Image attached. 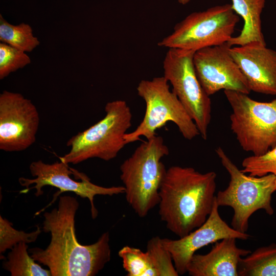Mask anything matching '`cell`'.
<instances>
[{"label":"cell","mask_w":276,"mask_h":276,"mask_svg":"<svg viewBox=\"0 0 276 276\" xmlns=\"http://www.w3.org/2000/svg\"><path fill=\"white\" fill-rule=\"evenodd\" d=\"M229 52L245 77L251 91L276 95V51L251 42L232 47Z\"/></svg>","instance_id":"5bb4252c"},{"label":"cell","mask_w":276,"mask_h":276,"mask_svg":"<svg viewBox=\"0 0 276 276\" xmlns=\"http://www.w3.org/2000/svg\"><path fill=\"white\" fill-rule=\"evenodd\" d=\"M30 173L33 179L20 177V185L26 187L24 190L26 193L31 189H35V195L38 197L43 194L42 188L45 186H51L58 188L59 193L56 194L55 199L59 194L65 192H74L82 198H86L90 201L91 217H97L98 211L94 203L96 195H108L111 196L125 193L124 186L104 187L94 184L86 175L81 181L73 179L70 175L72 171L67 164L61 160L53 164H46L41 160L33 162L29 166Z\"/></svg>","instance_id":"8fae6325"},{"label":"cell","mask_w":276,"mask_h":276,"mask_svg":"<svg viewBox=\"0 0 276 276\" xmlns=\"http://www.w3.org/2000/svg\"><path fill=\"white\" fill-rule=\"evenodd\" d=\"M216 173L191 167L167 169L159 191L158 213L167 228L179 238L200 226L213 207Z\"/></svg>","instance_id":"7a4b0ae2"},{"label":"cell","mask_w":276,"mask_h":276,"mask_svg":"<svg viewBox=\"0 0 276 276\" xmlns=\"http://www.w3.org/2000/svg\"><path fill=\"white\" fill-rule=\"evenodd\" d=\"M236 239H221L214 243L208 253H195L189 264L187 273L191 276H238L240 258L251 251L238 247Z\"/></svg>","instance_id":"2e32d148"},{"label":"cell","mask_w":276,"mask_h":276,"mask_svg":"<svg viewBox=\"0 0 276 276\" xmlns=\"http://www.w3.org/2000/svg\"><path fill=\"white\" fill-rule=\"evenodd\" d=\"M215 152L230 175L228 186L216 195L217 203L219 206L231 207L234 210L232 227L246 233L249 219L257 211L263 210L269 215L273 214L271 196L275 192V177L272 174L247 175L239 169L221 147H218Z\"/></svg>","instance_id":"5b68a950"},{"label":"cell","mask_w":276,"mask_h":276,"mask_svg":"<svg viewBox=\"0 0 276 276\" xmlns=\"http://www.w3.org/2000/svg\"><path fill=\"white\" fill-rule=\"evenodd\" d=\"M226 43L195 52L193 64L197 77L209 96L220 90L249 95L247 81L230 52Z\"/></svg>","instance_id":"7c38bea8"},{"label":"cell","mask_w":276,"mask_h":276,"mask_svg":"<svg viewBox=\"0 0 276 276\" xmlns=\"http://www.w3.org/2000/svg\"><path fill=\"white\" fill-rule=\"evenodd\" d=\"M105 116L87 129L72 136L67 142L69 152L59 159L74 165L98 158L109 161L117 157L127 145L125 134L131 126L132 113L122 100L108 102Z\"/></svg>","instance_id":"277c9868"},{"label":"cell","mask_w":276,"mask_h":276,"mask_svg":"<svg viewBox=\"0 0 276 276\" xmlns=\"http://www.w3.org/2000/svg\"><path fill=\"white\" fill-rule=\"evenodd\" d=\"M31 62L26 52L4 42L0 43V79L22 68Z\"/></svg>","instance_id":"603a6c76"},{"label":"cell","mask_w":276,"mask_h":276,"mask_svg":"<svg viewBox=\"0 0 276 276\" xmlns=\"http://www.w3.org/2000/svg\"><path fill=\"white\" fill-rule=\"evenodd\" d=\"M216 197L213 209L206 221L185 237L172 240L162 238L165 248L171 255L179 275L187 272L193 256L201 248L226 238L245 240L250 235L229 226L220 216Z\"/></svg>","instance_id":"4fadbf2b"},{"label":"cell","mask_w":276,"mask_h":276,"mask_svg":"<svg viewBox=\"0 0 276 276\" xmlns=\"http://www.w3.org/2000/svg\"><path fill=\"white\" fill-rule=\"evenodd\" d=\"M127 276H178L169 251L159 236L152 237L147 250L125 246L118 252Z\"/></svg>","instance_id":"9a60e30c"},{"label":"cell","mask_w":276,"mask_h":276,"mask_svg":"<svg viewBox=\"0 0 276 276\" xmlns=\"http://www.w3.org/2000/svg\"><path fill=\"white\" fill-rule=\"evenodd\" d=\"M232 7L243 19V27L240 34L227 42L228 45H243L251 42L266 44L262 31L261 15L265 0H231Z\"/></svg>","instance_id":"e0dca14e"},{"label":"cell","mask_w":276,"mask_h":276,"mask_svg":"<svg viewBox=\"0 0 276 276\" xmlns=\"http://www.w3.org/2000/svg\"><path fill=\"white\" fill-rule=\"evenodd\" d=\"M169 154L163 138L156 135L142 143L120 166L126 201L141 218L158 204L167 172L162 159Z\"/></svg>","instance_id":"3957f363"},{"label":"cell","mask_w":276,"mask_h":276,"mask_svg":"<svg viewBox=\"0 0 276 276\" xmlns=\"http://www.w3.org/2000/svg\"><path fill=\"white\" fill-rule=\"evenodd\" d=\"M224 93L232 108L231 128L243 150L259 156L276 146V99L260 102L239 91Z\"/></svg>","instance_id":"52a82bcc"},{"label":"cell","mask_w":276,"mask_h":276,"mask_svg":"<svg viewBox=\"0 0 276 276\" xmlns=\"http://www.w3.org/2000/svg\"><path fill=\"white\" fill-rule=\"evenodd\" d=\"M138 95L146 104L144 116L133 131L126 133V144L140 140H146L156 135V130L168 122H173L183 137L191 140L200 135L196 125L178 98L170 89L169 82L164 77L142 80L137 88Z\"/></svg>","instance_id":"8992f818"},{"label":"cell","mask_w":276,"mask_h":276,"mask_svg":"<svg viewBox=\"0 0 276 276\" xmlns=\"http://www.w3.org/2000/svg\"><path fill=\"white\" fill-rule=\"evenodd\" d=\"M195 52L169 48L164 61V77L172 86L203 140L211 120V101L202 87L193 64Z\"/></svg>","instance_id":"9c48e42d"},{"label":"cell","mask_w":276,"mask_h":276,"mask_svg":"<svg viewBox=\"0 0 276 276\" xmlns=\"http://www.w3.org/2000/svg\"><path fill=\"white\" fill-rule=\"evenodd\" d=\"M178 3L182 5L188 4L191 0H177Z\"/></svg>","instance_id":"cb8c5ba5"},{"label":"cell","mask_w":276,"mask_h":276,"mask_svg":"<svg viewBox=\"0 0 276 276\" xmlns=\"http://www.w3.org/2000/svg\"><path fill=\"white\" fill-rule=\"evenodd\" d=\"M239 276H276V244L256 249L239 260Z\"/></svg>","instance_id":"ac0fdd59"},{"label":"cell","mask_w":276,"mask_h":276,"mask_svg":"<svg viewBox=\"0 0 276 276\" xmlns=\"http://www.w3.org/2000/svg\"><path fill=\"white\" fill-rule=\"evenodd\" d=\"M0 40L25 52L32 51L40 44L29 24L22 22L18 25H13L6 20L1 14Z\"/></svg>","instance_id":"ffe728a7"},{"label":"cell","mask_w":276,"mask_h":276,"mask_svg":"<svg viewBox=\"0 0 276 276\" xmlns=\"http://www.w3.org/2000/svg\"><path fill=\"white\" fill-rule=\"evenodd\" d=\"M39 114L32 102L19 93L0 95V149L24 151L36 141Z\"/></svg>","instance_id":"30bf717a"},{"label":"cell","mask_w":276,"mask_h":276,"mask_svg":"<svg viewBox=\"0 0 276 276\" xmlns=\"http://www.w3.org/2000/svg\"><path fill=\"white\" fill-rule=\"evenodd\" d=\"M28 245L25 242L16 244L8 253L7 260L4 261V269L12 276H50V270L41 267L29 255Z\"/></svg>","instance_id":"d6986e66"},{"label":"cell","mask_w":276,"mask_h":276,"mask_svg":"<svg viewBox=\"0 0 276 276\" xmlns=\"http://www.w3.org/2000/svg\"><path fill=\"white\" fill-rule=\"evenodd\" d=\"M240 17L232 5L215 6L192 13L174 27L173 32L158 43L160 47L196 51L227 42Z\"/></svg>","instance_id":"ba28073f"},{"label":"cell","mask_w":276,"mask_h":276,"mask_svg":"<svg viewBox=\"0 0 276 276\" xmlns=\"http://www.w3.org/2000/svg\"><path fill=\"white\" fill-rule=\"evenodd\" d=\"M41 232V230L38 225H37L36 231L29 233L17 231L12 227V223L0 216L1 255L8 249H11L20 242L27 243L35 242Z\"/></svg>","instance_id":"7402d4cb"},{"label":"cell","mask_w":276,"mask_h":276,"mask_svg":"<svg viewBox=\"0 0 276 276\" xmlns=\"http://www.w3.org/2000/svg\"><path fill=\"white\" fill-rule=\"evenodd\" d=\"M242 166L241 171L251 176L273 174L275 177L274 190L276 191V146L263 155H252L244 158Z\"/></svg>","instance_id":"44dd1931"},{"label":"cell","mask_w":276,"mask_h":276,"mask_svg":"<svg viewBox=\"0 0 276 276\" xmlns=\"http://www.w3.org/2000/svg\"><path fill=\"white\" fill-rule=\"evenodd\" d=\"M79 206L76 198L61 196L57 208L43 214V231L51 234L48 246L28 249L35 261L49 268L52 276H94L110 260L108 232L90 245L77 240L75 218Z\"/></svg>","instance_id":"6da1fadb"}]
</instances>
